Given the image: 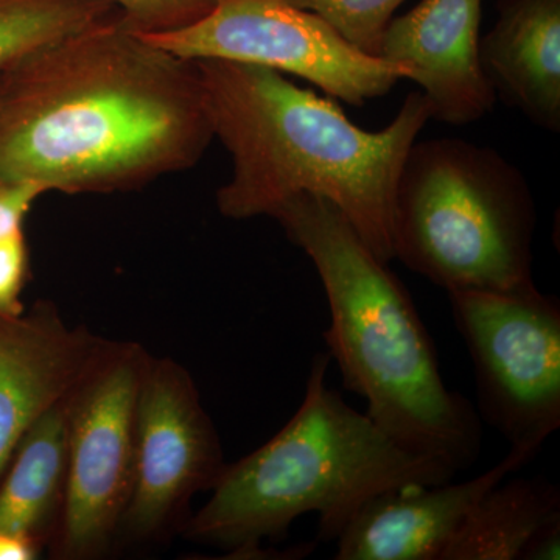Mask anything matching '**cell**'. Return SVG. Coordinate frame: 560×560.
Instances as JSON below:
<instances>
[{
	"label": "cell",
	"mask_w": 560,
	"mask_h": 560,
	"mask_svg": "<svg viewBox=\"0 0 560 560\" xmlns=\"http://www.w3.org/2000/svg\"><path fill=\"white\" fill-rule=\"evenodd\" d=\"M212 140L195 61L120 13L0 72V180L125 194L195 167Z\"/></svg>",
	"instance_id": "1"
},
{
	"label": "cell",
	"mask_w": 560,
	"mask_h": 560,
	"mask_svg": "<svg viewBox=\"0 0 560 560\" xmlns=\"http://www.w3.org/2000/svg\"><path fill=\"white\" fill-rule=\"evenodd\" d=\"M195 65L213 138L232 158L231 179L217 191L221 215L271 217L296 195H318L389 264L394 194L405 158L431 119L425 95L411 92L393 124L371 132L278 70L221 60Z\"/></svg>",
	"instance_id": "2"
},
{
	"label": "cell",
	"mask_w": 560,
	"mask_h": 560,
	"mask_svg": "<svg viewBox=\"0 0 560 560\" xmlns=\"http://www.w3.org/2000/svg\"><path fill=\"white\" fill-rule=\"evenodd\" d=\"M271 219L318 271L330 311L324 340L345 388L363 397L366 415L408 451L456 474L474 466L480 416L445 385L429 330L388 264L318 195L290 198Z\"/></svg>",
	"instance_id": "3"
},
{
	"label": "cell",
	"mask_w": 560,
	"mask_h": 560,
	"mask_svg": "<svg viewBox=\"0 0 560 560\" xmlns=\"http://www.w3.org/2000/svg\"><path fill=\"white\" fill-rule=\"evenodd\" d=\"M329 353L312 361L300 410L267 444L224 467L208 503L184 523L187 539L230 551L271 555L301 515H319L318 539L338 537L366 501L394 489L441 485L456 471L408 451L326 383Z\"/></svg>",
	"instance_id": "4"
},
{
	"label": "cell",
	"mask_w": 560,
	"mask_h": 560,
	"mask_svg": "<svg viewBox=\"0 0 560 560\" xmlns=\"http://www.w3.org/2000/svg\"><path fill=\"white\" fill-rule=\"evenodd\" d=\"M536 219L528 180L495 150L416 140L394 194V259L447 291L528 290Z\"/></svg>",
	"instance_id": "5"
},
{
	"label": "cell",
	"mask_w": 560,
	"mask_h": 560,
	"mask_svg": "<svg viewBox=\"0 0 560 560\" xmlns=\"http://www.w3.org/2000/svg\"><path fill=\"white\" fill-rule=\"evenodd\" d=\"M481 419L533 460L560 427V302L536 285L512 293L452 290Z\"/></svg>",
	"instance_id": "6"
},
{
	"label": "cell",
	"mask_w": 560,
	"mask_h": 560,
	"mask_svg": "<svg viewBox=\"0 0 560 560\" xmlns=\"http://www.w3.org/2000/svg\"><path fill=\"white\" fill-rule=\"evenodd\" d=\"M150 353L109 341L68 399V482L50 555L91 560L120 533L135 478L136 405Z\"/></svg>",
	"instance_id": "7"
},
{
	"label": "cell",
	"mask_w": 560,
	"mask_h": 560,
	"mask_svg": "<svg viewBox=\"0 0 560 560\" xmlns=\"http://www.w3.org/2000/svg\"><path fill=\"white\" fill-rule=\"evenodd\" d=\"M183 60L245 62L293 73L361 106L388 94L410 72L353 47L326 21L285 0H219L180 31L142 35Z\"/></svg>",
	"instance_id": "8"
},
{
	"label": "cell",
	"mask_w": 560,
	"mask_h": 560,
	"mask_svg": "<svg viewBox=\"0 0 560 560\" xmlns=\"http://www.w3.org/2000/svg\"><path fill=\"white\" fill-rule=\"evenodd\" d=\"M224 464L219 433L190 372L149 355L136 405L135 478L120 530L131 540L162 539L187 522L197 493L212 490Z\"/></svg>",
	"instance_id": "9"
},
{
	"label": "cell",
	"mask_w": 560,
	"mask_h": 560,
	"mask_svg": "<svg viewBox=\"0 0 560 560\" xmlns=\"http://www.w3.org/2000/svg\"><path fill=\"white\" fill-rule=\"evenodd\" d=\"M480 22L481 0H422L383 33L378 58L410 72L431 119L471 124L495 105L478 51Z\"/></svg>",
	"instance_id": "10"
},
{
	"label": "cell",
	"mask_w": 560,
	"mask_h": 560,
	"mask_svg": "<svg viewBox=\"0 0 560 560\" xmlns=\"http://www.w3.org/2000/svg\"><path fill=\"white\" fill-rule=\"evenodd\" d=\"M108 342L69 326L54 305L0 315V477L25 433L77 388Z\"/></svg>",
	"instance_id": "11"
},
{
	"label": "cell",
	"mask_w": 560,
	"mask_h": 560,
	"mask_svg": "<svg viewBox=\"0 0 560 560\" xmlns=\"http://www.w3.org/2000/svg\"><path fill=\"white\" fill-rule=\"evenodd\" d=\"M522 453L463 482L381 493L360 508L337 539V560H441L478 500L529 463Z\"/></svg>",
	"instance_id": "12"
},
{
	"label": "cell",
	"mask_w": 560,
	"mask_h": 560,
	"mask_svg": "<svg viewBox=\"0 0 560 560\" xmlns=\"http://www.w3.org/2000/svg\"><path fill=\"white\" fill-rule=\"evenodd\" d=\"M490 86L544 130L560 128V0H499L478 44Z\"/></svg>",
	"instance_id": "13"
},
{
	"label": "cell",
	"mask_w": 560,
	"mask_h": 560,
	"mask_svg": "<svg viewBox=\"0 0 560 560\" xmlns=\"http://www.w3.org/2000/svg\"><path fill=\"white\" fill-rule=\"evenodd\" d=\"M69 396L25 433L0 485V533L38 548L54 541L65 508Z\"/></svg>",
	"instance_id": "14"
},
{
	"label": "cell",
	"mask_w": 560,
	"mask_h": 560,
	"mask_svg": "<svg viewBox=\"0 0 560 560\" xmlns=\"http://www.w3.org/2000/svg\"><path fill=\"white\" fill-rule=\"evenodd\" d=\"M560 517V489L545 477L500 481L471 508L441 560H521L533 534Z\"/></svg>",
	"instance_id": "15"
},
{
	"label": "cell",
	"mask_w": 560,
	"mask_h": 560,
	"mask_svg": "<svg viewBox=\"0 0 560 560\" xmlns=\"http://www.w3.org/2000/svg\"><path fill=\"white\" fill-rule=\"evenodd\" d=\"M117 13L108 0H0V72L33 50Z\"/></svg>",
	"instance_id": "16"
},
{
	"label": "cell",
	"mask_w": 560,
	"mask_h": 560,
	"mask_svg": "<svg viewBox=\"0 0 560 560\" xmlns=\"http://www.w3.org/2000/svg\"><path fill=\"white\" fill-rule=\"evenodd\" d=\"M326 21L353 47L378 58L383 33L405 0H285Z\"/></svg>",
	"instance_id": "17"
},
{
	"label": "cell",
	"mask_w": 560,
	"mask_h": 560,
	"mask_svg": "<svg viewBox=\"0 0 560 560\" xmlns=\"http://www.w3.org/2000/svg\"><path fill=\"white\" fill-rule=\"evenodd\" d=\"M121 20L140 35H161L189 27L208 16L219 0H108Z\"/></svg>",
	"instance_id": "18"
},
{
	"label": "cell",
	"mask_w": 560,
	"mask_h": 560,
	"mask_svg": "<svg viewBox=\"0 0 560 560\" xmlns=\"http://www.w3.org/2000/svg\"><path fill=\"white\" fill-rule=\"evenodd\" d=\"M28 265L24 231L0 241V315L24 313L21 294L27 283Z\"/></svg>",
	"instance_id": "19"
},
{
	"label": "cell",
	"mask_w": 560,
	"mask_h": 560,
	"mask_svg": "<svg viewBox=\"0 0 560 560\" xmlns=\"http://www.w3.org/2000/svg\"><path fill=\"white\" fill-rule=\"evenodd\" d=\"M44 194L35 183L0 180V241L24 231V220Z\"/></svg>",
	"instance_id": "20"
},
{
	"label": "cell",
	"mask_w": 560,
	"mask_h": 560,
	"mask_svg": "<svg viewBox=\"0 0 560 560\" xmlns=\"http://www.w3.org/2000/svg\"><path fill=\"white\" fill-rule=\"evenodd\" d=\"M559 552L560 517L552 518L533 534L523 548L521 560H558Z\"/></svg>",
	"instance_id": "21"
},
{
	"label": "cell",
	"mask_w": 560,
	"mask_h": 560,
	"mask_svg": "<svg viewBox=\"0 0 560 560\" xmlns=\"http://www.w3.org/2000/svg\"><path fill=\"white\" fill-rule=\"evenodd\" d=\"M38 552L39 548L32 541L0 533V560H32Z\"/></svg>",
	"instance_id": "22"
}]
</instances>
